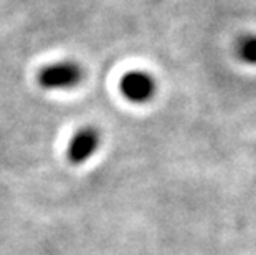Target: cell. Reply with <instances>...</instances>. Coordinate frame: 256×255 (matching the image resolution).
Instances as JSON below:
<instances>
[{
    "instance_id": "cell-4",
    "label": "cell",
    "mask_w": 256,
    "mask_h": 255,
    "mask_svg": "<svg viewBox=\"0 0 256 255\" xmlns=\"http://www.w3.org/2000/svg\"><path fill=\"white\" fill-rule=\"evenodd\" d=\"M238 55L243 62L256 65V35L243 37L238 43Z\"/></svg>"
},
{
    "instance_id": "cell-1",
    "label": "cell",
    "mask_w": 256,
    "mask_h": 255,
    "mask_svg": "<svg viewBox=\"0 0 256 255\" xmlns=\"http://www.w3.org/2000/svg\"><path fill=\"white\" fill-rule=\"evenodd\" d=\"M83 67L76 62H56L43 67L38 72V85L46 91H64L78 86L83 81Z\"/></svg>"
},
{
    "instance_id": "cell-3",
    "label": "cell",
    "mask_w": 256,
    "mask_h": 255,
    "mask_svg": "<svg viewBox=\"0 0 256 255\" xmlns=\"http://www.w3.org/2000/svg\"><path fill=\"white\" fill-rule=\"evenodd\" d=\"M101 144V134L96 128L84 126L78 129L70 139L66 156L72 164H83L98 151Z\"/></svg>"
},
{
    "instance_id": "cell-2",
    "label": "cell",
    "mask_w": 256,
    "mask_h": 255,
    "mask_svg": "<svg viewBox=\"0 0 256 255\" xmlns=\"http://www.w3.org/2000/svg\"><path fill=\"white\" fill-rule=\"evenodd\" d=\"M122 96L130 103L136 105H142L154 98L157 91L156 80L146 72H129L121 78L119 83Z\"/></svg>"
}]
</instances>
